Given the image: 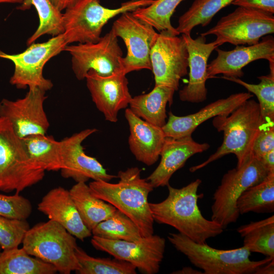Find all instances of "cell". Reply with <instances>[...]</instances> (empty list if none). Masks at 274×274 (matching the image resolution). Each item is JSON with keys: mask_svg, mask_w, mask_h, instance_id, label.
Wrapping results in <instances>:
<instances>
[{"mask_svg": "<svg viewBox=\"0 0 274 274\" xmlns=\"http://www.w3.org/2000/svg\"><path fill=\"white\" fill-rule=\"evenodd\" d=\"M46 91L38 87L28 88L25 95L14 100L3 99L0 117L7 119L20 139L34 134H46L50 126L44 109Z\"/></svg>", "mask_w": 274, "mask_h": 274, "instance_id": "9a60e30c", "label": "cell"}, {"mask_svg": "<svg viewBox=\"0 0 274 274\" xmlns=\"http://www.w3.org/2000/svg\"><path fill=\"white\" fill-rule=\"evenodd\" d=\"M33 163L46 171H59L62 167L60 141L46 134L21 139Z\"/></svg>", "mask_w": 274, "mask_h": 274, "instance_id": "484cf974", "label": "cell"}, {"mask_svg": "<svg viewBox=\"0 0 274 274\" xmlns=\"http://www.w3.org/2000/svg\"><path fill=\"white\" fill-rule=\"evenodd\" d=\"M64 51L71 56L72 68L78 80L85 79L90 70L104 76L124 73L123 53L111 30L96 42L68 45Z\"/></svg>", "mask_w": 274, "mask_h": 274, "instance_id": "8fae6325", "label": "cell"}, {"mask_svg": "<svg viewBox=\"0 0 274 274\" xmlns=\"http://www.w3.org/2000/svg\"><path fill=\"white\" fill-rule=\"evenodd\" d=\"M52 265L29 255L18 247L0 252V274H54Z\"/></svg>", "mask_w": 274, "mask_h": 274, "instance_id": "83f0119b", "label": "cell"}, {"mask_svg": "<svg viewBox=\"0 0 274 274\" xmlns=\"http://www.w3.org/2000/svg\"><path fill=\"white\" fill-rule=\"evenodd\" d=\"M22 244L29 255L52 265L60 273L70 274L80 267L76 237L53 220L30 227Z\"/></svg>", "mask_w": 274, "mask_h": 274, "instance_id": "5b68a950", "label": "cell"}, {"mask_svg": "<svg viewBox=\"0 0 274 274\" xmlns=\"http://www.w3.org/2000/svg\"><path fill=\"white\" fill-rule=\"evenodd\" d=\"M183 0H154L150 5L132 12L138 18L159 32L167 30L176 36L180 33L171 24L170 18L177 6Z\"/></svg>", "mask_w": 274, "mask_h": 274, "instance_id": "836d02e7", "label": "cell"}, {"mask_svg": "<svg viewBox=\"0 0 274 274\" xmlns=\"http://www.w3.org/2000/svg\"><path fill=\"white\" fill-rule=\"evenodd\" d=\"M67 45L62 33L45 42L33 43L20 53L10 54L0 50V58L8 59L14 65L10 84L18 89L38 87L46 91L50 90L53 84L44 77V66L50 59L64 51Z\"/></svg>", "mask_w": 274, "mask_h": 274, "instance_id": "9c48e42d", "label": "cell"}, {"mask_svg": "<svg viewBox=\"0 0 274 274\" xmlns=\"http://www.w3.org/2000/svg\"><path fill=\"white\" fill-rule=\"evenodd\" d=\"M155 86L164 85L175 91L188 73V52L183 37L167 30L159 32L150 54Z\"/></svg>", "mask_w": 274, "mask_h": 274, "instance_id": "5bb4252c", "label": "cell"}, {"mask_svg": "<svg viewBox=\"0 0 274 274\" xmlns=\"http://www.w3.org/2000/svg\"><path fill=\"white\" fill-rule=\"evenodd\" d=\"M91 233L101 238L126 241H136L143 237L135 223L118 210L112 217L98 223Z\"/></svg>", "mask_w": 274, "mask_h": 274, "instance_id": "d6a6232c", "label": "cell"}, {"mask_svg": "<svg viewBox=\"0 0 274 274\" xmlns=\"http://www.w3.org/2000/svg\"><path fill=\"white\" fill-rule=\"evenodd\" d=\"M24 0H0V3L22 4Z\"/></svg>", "mask_w": 274, "mask_h": 274, "instance_id": "ee69618b", "label": "cell"}, {"mask_svg": "<svg viewBox=\"0 0 274 274\" xmlns=\"http://www.w3.org/2000/svg\"><path fill=\"white\" fill-rule=\"evenodd\" d=\"M209 148V144L197 143L191 135L179 139L166 137L159 164L147 180L154 188L167 186L173 175L182 167L190 157Z\"/></svg>", "mask_w": 274, "mask_h": 274, "instance_id": "44dd1931", "label": "cell"}, {"mask_svg": "<svg viewBox=\"0 0 274 274\" xmlns=\"http://www.w3.org/2000/svg\"><path fill=\"white\" fill-rule=\"evenodd\" d=\"M255 274H273L274 259L259 267L254 272Z\"/></svg>", "mask_w": 274, "mask_h": 274, "instance_id": "b9f144b4", "label": "cell"}, {"mask_svg": "<svg viewBox=\"0 0 274 274\" xmlns=\"http://www.w3.org/2000/svg\"><path fill=\"white\" fill-rule=\"evenodd\" d=\"M76 255L80 265L76 271L79 274H136V267L131 263L110 258H96L88 255L78 246Z\"/></svg>", "mask_w": 274, "mask_h": 274, "instance_id": "e575fe53", "label": "cell"}, {"mask_svg": "<svg viewBox=\"0 0 274 274\" xmlns=\"http://www.w3.org/2000/svg\"><path fill=\"white\" fill-rule=\"evenodd\" d=\"M91 243L95 249L128 262L146 274L159 272L166 246L164 238L154 234L136 241L109 239L93 235Z\"/></svg>", "mask_w": 274, "mask_h": 274, "instance_id": "7c38bea8", "label": "cell"}, {"mask_svg": "<svg viewBox=\"0 0 274 274\" xmlns=\"http://www.w3.org/2000/svg\"><path fill=\"white\" fill-rule=\"evenodd\" d=\"M231 4L274 14V0H234Z\"/></svg>", "mask_w": 274, "mask_h": 274, "instance_id": "f35d334b", "label": "cell"}, {"mask_svg": "<svg viewBox=\"0 0 274 274\" xmlns=\"http://www.w3.org/2000/svg\"><path fill=\"white\" fill-rule=\"evenodd\" d=\"M32 210L30 201L19 193H15L12 195L0 194V216L26 220L30 216Z\"/></svg>", "mask_w": 274, "mask_h": 274, "instance_id": "8d00e7d4", "label": "cell"}, {"mask_svg": "<svg viewBox=\"0 0 274 274\" xmlns=\"http://www.w3.org/2000/svg\"><path fill=\"white\" fill-rule=\"evenodd\" d=\"M85 79L97 109L107 121L117 122L119 111L126 108L132 98L126 74L120 73L104 76L90 70Z\"/></svg>", "mask_w": 274, "mask_h": 274, "instance_id": "e0dca14e", "label": "cell"}, {"mask_svg": "<svg viewBox=\"0 0 274 274\" xmlns=\"http://www.w3.org/2000/svg\"><path fill=\"white\" fill-rule=\"evenodd\" d=\"M260 158L269 172H274V150L264 154Z\"/></svg>", "mask_w": 274, "mask_h": 274, "instance_id": "ab89813d", "label": "cell"}, {"mask_svg": "<svg viewBox=\"0 0 274 274\" xmlns=\"http://www.w3.org/2000/svg\"><path fill=\"white\" fill-rule=\"evenodd\" d=\"M168 241L179 252L185 255L195 266L202 269L203 274H250L271 259L255 261L250 259L251 252L245 247L220 250L206 243H197L178 233H169Z\"/></svg>", "mask_w": 274, "mask_h": 274, "instance_id": "277c9868", "label": "cell"}, {"mask_svg": "<svg viewBox=\"0 0 274 274\" xmlns=\"http://www.w3.org/2000/svg\"><path fill=\"white\" fill-rule=\"evenodd\" d=\"M31 6L35 8L39 18V24L35 32L27 39V45L45 35L53 37L63 32L62 13L50 0H24L19 8L21 10L28 9Z\"/></svg>", "mask_w": 274, "mask_h": 274, "instance_id": "f546056e", "label": "cell"}, {"mask_svg": "<svg viewBox=\"0 0 274 274\" xmlns=\"http://www.w3.org/2000/svg\"><path fill=\"white\" fill-rule=\"evenodd\" d=\"M253 95L250 92H240L226 98L215 101L199 111L184 116H177L168 113V118L162 127L165 137L179 139L192 135L202 123L220 115H228Z\"/></svg>", "mask_w": 274, "mask_h": 274, "instance_id": "ffe728a7", "label": "cell"}, {"mask_svg": "<svg viewBox=\"0 0 274 274\" xmlns=\"http://www.w3.org/2000/svg\"><path fill=\"white\" fill-rule=\"evenodd\" d=\"M45 174L31 161L8 121L0 130V191L19 193L41 181Z\"/></svg>", "mask_w": 274, "mask_h": 274, "instance_id": "ba28073f", "label": "cell"}, {"mask_svg": "<svg viewBox=\"0 0 274 274\" xmlns=\"http://www.w3.org/2000/svg\"><path fill=\"white\" fill-rule=\"evenodd\" d=\"M213 126L223 132V140L217 151L205 161L189 168L195 172L209 163L229 154H233L240 167L252 154L254 142L265 124L262 119L259 104L251 98L246 100L228 115L214 117Z\"/></svg>", "mask_w": 274, "mask_h": 274, "instance_id": "3957f363", "label": "cell"}, {"mask_svg": "<svg viewBox=\"0 0 274 274\" xmlns=\"http://www.w3.org/2000/svg\"><path fill=\"white\" fill-rule=\"evenodd\" d=\"M69 191L84 224L91 231L117 210L112 204L94 196L85 182L76 183Z\"/></svg>", "mask_w": 274, "mask_h": 274, "instance_id": "d4e9b609", "label": "cell"}, {"mask_svg": "<svg viewBox=\"0 0 274 274\" xmlns=\"http://www.w3.org/2000/svg\"><path fill=\"white\" fill-rule=\"evenodd\" d=\"M269 73L258 77L257 84L247 83L238 78L226 77L224 79L235 82L244 87L257 97L262 119L267 125H273L274 122V61H268Z\"/></svg>", "mask_w": 274, "mask_h": 274, "instance_id": "1f68e13d", "label": "cell"}, {"mask_svg": "<svg viewBox=\"0 0 274 274\" xmlns=\"http://www.w3.org/2000/svg\"><path fill=\"white\" fill-rule=\"evenodd\" d=\"M182 37L188 52L189 73L188 83L179 91V98L183 101L201 102L207 97L208 60L219 46L214 41L206 43V37L201 35L195 39L190 35L182 34Z\"/></svg>", "mask_w": 274, "mask_h": 274, "instance_id": "d6986e66", "label": "cell"}, {"mask_svg": "<svg viewBox=\"0 0 274 274\" xmlns=\"http://www.w3.org/2000/svg\"><path fill=\"white\" fill-rule=\"evenodd\" d=\"M0 252H1V247H0Z\"/></svg>", "mask_w": 274, "mask_h": 274, "instance_id": "bcb514c9", "label": "cell"}, {"mask_svg": "<svg viewBox=\"0 0 274 274\" xmlns=\"http://www.w3.org/2000/svg\"><path fill=\"white\" fill-rule=\"evenodd\" d=\"M175 91L166 86H155L148 93L132 97L129 109L144 120L162 127L166 122L167 104L169 106L172 104Z\"/></svg>", "mask_w": 274, "mask_h": 274, "instance_id": "cb8c5ba5", "label": "cell"}, {"mask_svg": "<svg viewBox=\"0 0 274 274\" xmlns=\"http://www.w3.org/2000/svg\"><path fill=\"white\" fill-rule=\"evenodd\" d=\"M271 173L260 158L253 155L240 167L225 174L213 194L211 219L225 229L236 222L239 213L237 200L248 188L264 180Z\"/></svg>", "mask_w": 274, "mask_h": 274, "instance_id": "52a82bcc", "label": "cell"}, {"mask_svg": "<svg viewBox=\"0 0 274 274\" xmlns=\"http://www.w3.org/2000/svg\"><path fill=\"white\" fill-rule=\"evenodd\" d=\"M218 55L207 66L208 79L218 74L224 77L241 78L242 68L258 59L274 61V39L272 36L263 38L261 41L249 46H237L234 49L225 51L216 48Z\"/></svg>", "mask_w": 274, "mask_h": 274, "instance_id": "ac0fdd59", "label": "cell"}, {"mask_svg": "<svg viewBox=\"0 0 274 274\" xmlns=\"http://www.w3.org/2000/svg\"><path fill=\"white\" fill-rule=\"evenodd\" d=\"M240 215L249 212L272 213L274 211V172L261 182L250 187L236 202Z\"/></svg>", "mask_w": 274, "mask_h": 274, "instance_id": "f1b7e54d", "label": "cell"}, {"mask_svg": "<svg viewBox=\"0 0 274 274\" xmlns=\"http://www.w3.org/2000/svg\"><path fill=\"white\" fill-rule=\"evenodd\" d=\"M201 183L197 179L181 188L168 184L167 197L160 202H149V206L154 221L169 225L193 241L204 244L221 234L224 229L202 215L197 204L200 196L197 190Z\"/></svg>", "mask_w": 274, "mask_h": 274, "instance_id": "6da1fadb", "label": "cell"}, {"mask_svg": "<svg viewBox=\"0 0 274 274\" xmlns=\"http://www.w3.org/2000/svg\"><path fill=\"white\" fill-rule=\"evenodd\" d=\"M138 167L120 170L117 183L93 181L89 184L92 194L112 204L130 218L139 228L142 236L154 234V222L148 196L154 187L141 177Z\"/></svg>", "mask_w": 274, "mask_h": 274, "instance_id": "7a4b0ae2", "label": "cell"}, {"mask_svg": "<svg viewBox=\"0 0 274 274\" xmlns=\"http://www.w3.org/2000/svg\"><path fill=\"white\" fill-rule=\"evenodd\" d=\"M8 123V121L4 118L0 117V130L4 127Z\"/></svg>", "mask_w": 274, "mask_h": 274, "instance_id": "f6af8a7d", "label": "cell"}, {"mask_svg": "<svg viewBox=\"0 0 274 274\" xmlns=\"http://www.w3.org/2000/svg\"><path fill=\"white\" fill-rule=\"evenodd\" d=\"M29 225L26 220H18L0 216V247L4 250L18 247Z\"/></svg>", "mask_w": 274, "mask_h": 274, "instance_id": "d590c367", "label": "cell"}, {"mask_svg": "<svg viewBox=\"0 0 274 274\" xmlns=\"http://www.w3.org/2000/svg\"><path fill=\"white\" fill-rule=\"evenodd\" d=\"M274 150V126H264L256 136L252 149V154L260 158L266 153Z\"/></svg>", "mask_w": 274, "mask_h": 274, "instance_id": "74e56055", "label": "cell"}, {"mask_svg": "<svg viewBox=\"0 0 274 274\" xmlns=\"http://www.w3.org/2000/svg\"><path fill=\"white\" fill-rule=\"evenodd\" d=\"M111 30L126 45L127 54L123 58L126 75L143 69L152 70L150 51L159 33L151 25L135 17L132 12H126L114 21Z\"/></svg>", "mask_w": 274, "mask_h": 274, "instance_id": "4fadbf2b", "label": "cell"}, {"mask_svg": "<svg viewBox=\"0 0 274 274\" xmlns=\"http://www.w3.org/2000/svg\"><path fill=\"white\" fill-rule=\"evenodd\" d=\"M97 131L96 128H87L60 141L62 167L61 176L71 178L76 183L93 181L109 182L117 178L108 174L95 158L86 154L82 145L88 137Z\"/></svg>", "mask_w": 274, "mask_h": 274, "instance_id": "2e32d148", "label": "cell"}, {"mask_svg": "<svg viewBox=\"0 0 274 274\" xmlns=\"http://www.w3.org/2000/svg\"><path fill=\"white\" fill-rule=\"evenodd\" d=\"M234 0H195L189 9L181 15L176 28L180 34L190 35L198 25H208L213 17Z\"/></svg>", "mask_w": 274, "mask_h": 274, "instance_id": "4dcf8cb0", "label": "cell"}, {"mask_svg": "<svg viewBox=\"0 0 274 274\" xmlns=\"http://www.w3.org/2000/svg\"><path fill=\"white\" fill-rule=\"evenodd\" d=\"M273 32V14L238 7L200 35L216 36L218 46L225 43L238 46L256 44L261 37Z\"/></svg>", "mask_w": 274, "mask_h": 274, "instance_id": "30bf717a", "label": "cell"}, {"mask_svg": "<svg viewBox=\"0 0 274 274\" xmlns=\"http://www.w3.org/2000/svg\"><path fill=\"white\" fill-rule=\"evenodd\" d=\"M154 0H130L120 7L110 9L100 0H77L62 14L63 35L67 45L96 42L105 25L113 17L126 12L151 5Z\"/></svg>", "mask_w": 274, "mask_h": 274, "instance_id": "8992f818", "label": "cell"}, {"mask_svg": "<svg viewBox=\"0 0 274 274\" xmlns=\"http://www.w3.org/2000/svg\"><path fill=\"white\" fill-rule=\"evenodd\" d=\"M130 134L129 149L136 159L148 166L154 164L160 157L165 139L162 129L135 115L129 108L125 111Z\"/></svg>", "mask_w": 274, "mask_h": 274, "instance_id": "603a6c76", "label": "cell"}, {"mask_svg": "<svg viewBox=\"0 0 274 274\" xmlns=\"http://www.w3.org/2000/svg\"><path fill=\"white\" fill-rule=\"evenodd\" d=\"M77 1V0H50L52 4L61 12L73 5Z\"/></svg>", "mask_w": 274, "mask_h": 274, "instance_id": "60d3db41", "label": "cell"}, {"mask_svg": "<svg viewBox=\"0 0 274 274\" xmlns=\"http://www.w3.org/2000/svg\"><path fill=\"white\" fill-rule=\"evenodd\" d=\"M38 210L81 241L92 235L84 224L69 190L62 187L48 191L38 203Z\"/></svg>", "mask_w": 274, "mask_h": 274, "instance_id": "7402d4cb", "label": "cell"}, {"mask_svg": "<svg viewBox=\"0 0 274 274\" xmlns=\"http://www.w3.org/2000/svg\"><path fill=\"white\" fill-rule=\"evenodd\" d=\"M174 274H203L201 271L197 270L190 267H184L181 269L173 271Z\"/></svg>", "mask_w": 274, "mask_h": 274, "instance_id": "7bdbcfd3", "label": "cell"}, {"mask_svg": "<svg viewBox=\"0 0 274 274\" xmlns=\"http://www.w3.org/2000/svg\"><path fill=\"white\" fill-rule=\"evenodd\" d=\"M237 232L243 238V246L251 252L274 259V216L240 226Z\"/></svg>", "mask_w": 274, "mask_h": 274, "instance_id": "4316f807", "label": "cell"}]
</instances>
